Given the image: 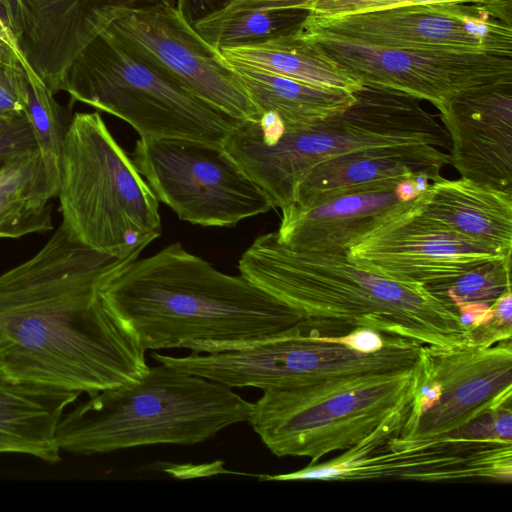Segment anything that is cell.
<instances>
[{
    "instance_id": "cell-1",
    "label": "cell",
    "mask_w": 512,
    "mask_h": 512,
    "mask_svg": "<svg viewBox=\"0 0 512 512\" xmlns=\"http://www.w3.org/2000/svg\"><path fill=\"white\" fill-rule=\"evenodd\" d=\"M127 263L78 243L61 223L37 253L1 273L0 374L89 396L141 377L146 351L99 296Z\"/></svg>"
},
{
    "instance_id": "cell-2",
    "label": "cell",
    "mask_w": 512,
    "mask_h": 512,
    "mask_svg": "<svg viewBox=\"0 0 512 512\" xmlns=\"http://www.w3.org/2000/svg\"><path fill=\"white\" fill-rule=\"evenodd\" d=\"M99 296L145 351L226 352L278 335L301 320L244 276L217 270L178 242L114 271Z\"/></svg>"
},
{
    "instance_id": "cell-3",
    "label": "cell",
    "mask_w": 512,
    "mask_h": 512,
    "mask_svg": "<svg viewBox=\"0 0 512 512\" xmlns=\"http://www.w3.org/2000/svg\"><path fill=\"white\" fill-rule=\"evenodd\" d=\"M240 275L293 309L319 337L371 329L422 345L472 343L457 307L424 285L396 281L353 264L346 254L300 252L258 236L242 254Z\"/></svg>"
},
{
    "instance_id": "cell-4",
    "label": "cell",
    "mask_w": 512,
    "mask_h": 512,
    "mask_svg": "<svg viewBox=\"0 0 512 512\" xmlns=\"http://www.w3.org/2000/svg\"><path fill=\"white\" fill-rule=\"evenodd\" d=\"M346 110L304 127H286L271 113L240 121L223 147L270 200L291 204L300 180L318 163L364 149L428 144L451 147L444 126L418 98L391 88L363 85Z\"/></svg>"
},
{
    "instance_id": "cell-5",
    "label": "cell",
    "mask_w": 512,
    "mask_h": 512,
    "mask_svg": "<svg viewBox=\"0 0 512 512\" xmlns=\"http://www.w3.org/2000/svg\"><path fill=\"white\" fill-rule=\"evenodd\" d=\"M253 403L232 388L159 363L89 396L62 416L61 450L94 455L157 444L194 445L248 422Z\"/></svg>"
},
{
    "instance_id": "cell-6",
    "label": "cell",
    "mask_w": 512,
    "mask_h": 512,
    "mask_svg": "<svg viewBox=\"0 0 512 512\" xmlns=\"http://www.w3.org/2000/svg\"><path fill=\"white\" fill-rule=\"evenodd\" d=\"M62 224L78 243L134 261L162 232L159 201L99 112H77L61 152Z\"/></svg>"
},
{
    "instance_id": "cell-7",
    "label": "cell",
    "mask_w": 512,
    "mask_h": 512,
    "mask_svg": "<svg viewBox=\"0 0 512 512\" xmlns=\"http://www.w3.org/2000/svg\"><path fill=\"white\" fill-rule=\"evenodd\" d=\"M413 367L341 375L262 391L248 422L276 456L317 463L407 411Z\"/></svg>"
},
{
    "instance_id": "cell-8",
    "label": "cell",
    "mask_w": 512,
    "mask_h": 512,
    "mask_svg": "<svg viewBox=\"0 0 512 512\" xmlns=\"http://www.w3.org/2000/svg\"><path fill=\"white\" fill-rule=\"evenodd\" d=\"M114 115L141 138H182L223 145L240 122L120 44L108 30L74 60L64 90Z\"/></svg>"
},
{
    "instance_id": "cell-9",
    "label": "cell",
    "mask_w": 512,
    "mask_h": 512,
    "mask_svg": "<svg viewBox=\"0 0 512 512\" xmlns=\"http://www.w3.org/2000/svg\"><path fill=\"white\" fill-rule=\"evenodd\" d=\"M421 345L394 337L385 347L364 352L351 346L346 335L314 336L297 324L236 350L182 357L152 352L151 357L232 389L254 387L264 391L341 375L411 368Z\"/></svg>"
},
{
    "instance_id": "cell-10",
    "label": "cell",
    "mask_w": 512,
    "mask_h": 512,
    "mask_svg": "<svg viewBox=\"0 0 512 512\" xmlns=\"http://www.w3.org/2000/svg\"><path fill=\"white\" fill-rule=\"evenodd\" d=\"M406 412L385 421L365 439L338 457L320 464H309L290 473L263 475L260 479L511 481L512 441L458 435L425 440L401 438L399 431Z\"/></svg>"
},
{
    "instance_id": "cell-11",
    "label": "cell",
    "mask_w": 512,
    "mask_h": 512,
    "mask_svg": "<svg viewBox=\"0 0 512 512\" xmlns=\"http://www.w3.org/2000/svg\"><path fill=\"white\" fill-rule=\"evenodd\" d=\"M131 158L158 201L191 224L232 227L272 209L223 145L140 137Z\"/></svg>"
},
{
    "instance_id": "cell-12",
    "label": "cell",
    "mask_w": 512,
    "mask_h": 512,
    "mask_svg": "<svg viewBox=\"0 0 512 512\" xmlns=\"http://www.w3.org/2000/svg\"><path fill=\"white\" fill-rule=\"evenodd\" d=\"M512 342L421 345L411 401L399 431L405 439L452 435L511 403Z\"/></svg>"
},
{
    "instance_id": "cell-13",
    "label": "cell",
    "mask_w": 512,
    "mask_h": 512,
    "mask_svg": "<svg viewBox=\"0 0 512 512\" xmlns=\"http://www.w3.org/2000/svg\"><path fill=\"white\" fill-rule=\"evenodd\" d=\"M299 33L319 55L363 85L402 91L438 110L462 91L512 80L508 55L382 47L308 27Z\"/></svg>"
},
{
    "instance_id": "cell-14",
    "label": "cell",
    "mask_w": 512,
    "mask_h": 512,
    "mask_svg": "<svg viewBox=\"0 0 512 512\" xmlns=\"http://www.w3.org/2000/svg\"><path fill=\"white\" fill-rule=\"evenodd\" d=\"M107 30L129 51L223 113L239 121L257 119V109L234 69L175 3L131 12Z\"/></svg>"
},
{
    "instance_id": "cell-15",
    "label": "cell",
    "mask_w": 512,
    "mask_h": 512,
    "mask_svg": "<svg viewBox=\"0 0 512 512\" xmlns=\"http://www.w3.org/2000/svg\"><path fill=\"white\" fill-rule=\"evenodd\" d=\"M346 256L358 267L428 286L506 257L489 246L420 215L417 198L385 212Z\"/></svg>"
},
{
    "instance_id": "cell-16",
    "label": "cell",
    "mask_w": 512,
    "mask_h": 512,
    "mask_svg": "<svg viewBox=\"0 0 512 512\" xmlns=\"http://www.w3.org/2000/svg\"><path fill=\"white\" fill-rule=\"evenodd\" d=\"M303 27L382 47L512 56V25L474 5H409L337 17L308 15Z\"/></svg>"
},
{
    "instance_id": "cell-17",
    "label": "cell",
    "mask_w": 512,
    "mask_h": 512,
    "mask_svg": "<svg viewBox=\"0 0 512 512\" xmlns=\"http://www.w3.org/2000/svg\"><path fill=\"white\" fill-rule=\"evenodd\" d=\"M175 0H0V15L28 64L55 95L77 56L131 12Z\"/></svg>"
},
{
    "instance_id": "cell-18",
    "label": "cell",
    "mask_w": 512,
    "mask_h": 512,
    "mask_svg": "<svg viewBox=\"0 0 512 512\" xmlns=\"http://www.w3.org/2000/svg\"><path fill=\"white\" fill-rule=\"evenodd\" d=\"M439 112L461 178L512 193V80L462 91Z\"/></svg>"
},
{
    "instance_id": "cell-19",
    "label": "cell",
    "mask_w": 512,
    "mask_h": 512,
    "mask_svg": "<svg viewBox=\"0 0 512 512\" xmlns=\"http://www.w3.org/2000/svg\"><path fill=\"white\" fill-rule=\"evenodd\" d=\"M402 181L345 189L307 205L290 204L281 209L277 240L294 251L346 254L385 212L407 201Z\"/></svg>"
},
{
    "instance_id": "cell-20",
    "label": "cell",
    "mask_w": 512,
    "mask_h": 512,
    "mask_svg": "<svg viewBox=\"0 0 512 512\" xmlns=\"http://www.w3.org/2000/svg\"><path fill=\"white\" fill-rule=\"evenodd\" d=\"M450 154L433 145L364 149L331 157L315 165L297 184L291 204L307 205L339 191L383 181L442 178ZM290 205V204H289Z\"/></svg>"
},
{
    "instance_id": "cell-21",
    "label": "cell",
    "mask_w": 512,
    "mask_h": 512,
    "mask_svg": "<svg viewBox=\"0 0 512 512\" xmlns=\"http://www.w3.org/2000/svg\"><path fill=\"white\" fill-rule=\"evenodd\" d=\"M416 198L423 217L511 257L512 193L442 177Z\"/></svg>"
},
{
    "instance_id": "cell-22",
    "label": "cell",
    "mask_w": 512,
    "mask_h": 512,
    "mask_svg": "<svg viewBox=\"0 0 512 512\" xmlns=\"http://www.w3.org/2000/svg\"><path fill=\"white\" fill-rule=\"evenodd\" d=\"M79 395L0 374V453L27 454L50 464L61 461L57 427L64 409Z\"/></svg>"
},
{
    "instance_id": "cell-23",
    "label": "cell",
    "mask_w": 512,
    "mask_h": 512,
    "mask_svg": "<svg viewBox=\"0 0 512 512\" xmlns=\"http://www.w3.org/2000/svg\"><path fill=\"white\" fill-rule=\"evenodd\" d=\"M310 0H231L193 22L212 47L226 48L295 34L301 31Z\"/></svg>"
},
{
    "instance_id": "cell-24",
    "label": "cell",
    "mask_w": 512,
    "mask_h": 512,
    "mask_svg": "<svg viewBox=\"0 0 512 512\" xmlns=\"http://www.w3.org/2000/svg\"><path fill=\"white\" fill-rule=\"evenodd\" d=\"M238 75L258 114L271 112L286 127H304L351 106L354 93L322 88L272 73L229 64Z\"/></svg>"
},
{
    "instance_id": "cell-25",
    "label": "cell",
    "mask_w": 512,
    "mask_h": 512,
    "mask_svg": "<svg viewBox=\"0 0 512 512\" xmlns=\"http://www.w3.org/2000/svg\"><path fill=\"white\" fill-rule=\"evenodd\" d=\"M299 32L226 48L220 54L228 64L253 68L317 87L352 93L363 87L356 78L319 55Z\"/></svg>"
},
{
    "instance_id": "cell-26",
    "label": "cell",
    "mask_w": 512,
    "mask_h": 512,
    "mask_svg": "<svg viewBox=\"0 0 512 512\" xmlns=\"http://www.w3.org/2000/svg\"><path fill=\"white\" fill-rule=\"evenodd\" d=\"M52 198L37 148L24 151L0 166V229L9 239L51 230Z\"/></svg>"
},
{
    "instance_id": "cell-27",
    "label": "cell",
    "mask_w": 512,
    "mask_h": 512,
    "mask_svg": "<svg viewBox=\"0 0 512 512\" xmlns=\"http://www.w3.org/2000/svg\"><path fill=\"white\" fill-rule=\"evenodd\" d=\"M28 87L24 113L32 129L55 198L59 185L61 152L68 123L54 94L37 75H27Z\"/></svg>"
},
{
    "instance_id": "cell-28",
    "label": "cell",
    "mask_w": 512,
    "mask_h": 512,
    "mask_svg": "<svg viewBox=\"0 0 512 512\" xmlns=\"http://www.w3.org/2000/svg\"><path fill=\"white\" fill-rule=\"evenodd\" d=\"M437 297L466 306L491 307L511 290V258L487 262L458 277L425 286Z\"/></svg>"
},
{
    "instance_id": "cell-29",
    "label": "cell",
    "mask_w": 512,
    "mask_h": 512,
    "mask_svg": "<svg viewBox=\"0 0 512 512\" xmlns=\"http://www.w3.org/2000/svg\"><path fill=\"white\" fill-rule=\"evenodd\" d=\"M466 4L487 10L492 17L512 25V0H310L312 17H337L379 9L426 4Z\"/></svg>"
},
{
    "instance_id": "cell-30",
    "label": "cell",
    "mask_w": 512,
    "mask_h": 512,
    "mask_svg": "<svg viewBox=\"0 0 512 512\" xmlns=\"http://www.w3.org/2000/svg\"><path fill=\"white\" fill-rule=\"evenodd\" d=\"M28 77L14 51L0 44V120L24 113Z\"/></svg>"
},
{
    "instance_id": "cell-31",
    "label": "cell",
    "mask_w": 512,
    "mask_h": 512,
    "mask_svg": "<svg viewBox=\"0 0 512 512\" xmlns=\"http://www.w3.org/2000/svg\"><path fill=\"white\" fill-rule=\"evenodd\" d=\"M32 148L37 145L25 113L0 120V166Z\"/></svg>"
},
{
    "instance_id": "cell-32",
    "label": "cell",
    "mask_w": 512,
    "mask_h": 512,
    "mask_svg": "<svg viewBox=\"0 0 512 512\" xmlns=\"http://www.w3.org/2000/svg\"><path fill=\"white\" fill-rule=\"evenodd\" d=\"M231 0H177L176 7L192 25L200 17L209 14Z\"/></svg>"
},
{
    "instance_id": "cell-33",
    "label": "cell",
    "mask_w": 512,
    "mask_h": 512,
    "mask_svg": "<svg viewBox=\"0 0 512 512\" xmlns=\"http://www.w3.org/2000/svg\"><path fill=\"white\" fill-rule=\"evenodd\" d=\"M0 41L6 45H8L14 53L17 55L18 59L20 60L22 66L24 67V70L26 71L27 75H36V73L33 71L31 66L26 61L25 57L23 56L18 42L16 38L14 37L12 31L8 27V25L4 22L0 15Z\"/></svg>"
},
{
    "instance_id": "cell-34",
    "label": "cell",
    "mask_w": 512,
    "mask_h": 512,
    "mask_svg": "<svg viewBox=\"0 0 512 512\" xmlns=\"http://www.w3.org/2000/svg\"><path fill=\"white\" fill-rule=\"evenodd\" d=\"M0 239H9L8 235L0 229Z\"/></svg>"
},
{
    "instance_id": "cell-35",
    "label": "cell",
    "mask_w": 512,
    "mask_h": 512,
    "mask_svg": "<svg viewBox=\"0 0 512 512\" xmlns=\"http://www.w3.org/2000/svg\"><path fill=\"white\" fill-rule=\"evenodd\" d=\"M0 44H1V41H0Z\"/></svg>"
}]
</instances>
